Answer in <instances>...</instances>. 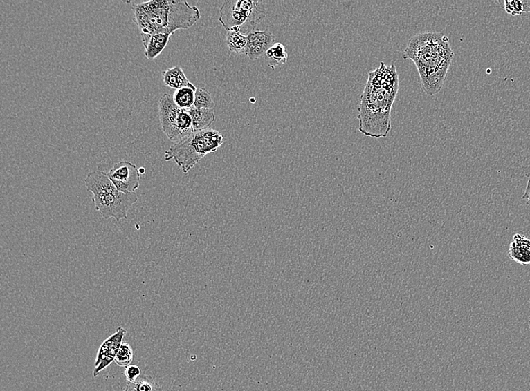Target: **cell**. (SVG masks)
<instances>
[{"instance_id": "obj_1", "label": "cell", "mask_w": 530, "mask_h": 391, "mask_svg": "<svg viewBox=\"0 0 530 391\" xmlns=\"http://www.w3.org/2000/svg\"><path fill=\"white\" fill-rule=\"evenodd\" d=\"M399 89L395 64L380 66L369 73L360 97L357 118L360 131L366 137L387 138L391 131V111Z\"/></svg>"}, {"instance_id": "obj_2", "label": "cell", "mask_w": 530, "mask_h": 391, "mask_svg": "<svg viewBox=\"0 0 530 391\" xmlns=\"http://www.w3.org/2000/svg\"><path fill=\"white\" fill-rule=\"evenodd\" d=\"M454 57L448 37L434 31L422 32L410 39L403 55L405 59L414 63L422 88L429 96L442 89Z\"/></svg>"}, {"instance_id": "obj_3", "label": "cell", "mask_w": 530, "mask_h": 391, "mask_svg": "<svg viewBox=\"0 0 530 391\" xmlns=\"http://www.w3.org/2000/svg\"><path fill=\"white\" fill-rule=\"evenodd\" d=\"M134 21L140 30L142 38L157 32L173 34L187 30L201 19L199 8L184 0H151L132 3Z\"/></svg>"}, {"instance_id": "obj_4", "label": "cell", "mask_w": 530, "mask_h": 391, "mask_svg": "<svg viewBox=\"0 0 530 391\" xmlns=\"http://www.w3.org/2000/svg\"><path fill=\"white\" fill-rule=\"evenodd\" d=\"M87 191L93 193L95 209L104 219L113 218L116 222L127 219V212L138 200L135 193L118 191L104 172L90 173L84 180Z\"/></svg>"}, {"instance_id": "obj_5", "label": "cell", "mask_w": 530, "mask_h": 391, "mask_svg": "<svg viewBox=\"0 0 530 391\" xmlns=\"http://www.w3.org/2000/svg\"><path fill=\"white\" fill-rule=\"evenodd\" d=\"M224 142L219 131L208 129L194 132L189 137L175 142L165 151L166 161L174 160L186 174L210 153L216 152Z\"/></svg>"}, {"instance_id": "obj_6", "label": "cell", "mask_w": 530, "mask_h": 391, "mask_svg": "<svg viewBox=\"0 0 530 391\" xmlns=\"http://www.w3.org/2000/svg\"><path fill=\"white\" fill-rule=\"evenodd\" d=\"M219 21L228 31L244 36L255 30L267 15V3L253 0H227L221 6Z\"/></svg>"}, {"instance_id": "obj_7", "label": "cell", "mask_w": 530, "mask_h": 391, "mask_svg": "<svg viewBox=\"0 0 530 391\" xmlns=\"http://www.w3.org/2000/svg\"><path fill=\"white\" fill-rule=\"evenodd\" d=\"M158 114L161 129L170 141L178 142L194 133L189 111L179 108L172 96L166 93L160 98Z\"/></svg>"}, {"instance_id": "obj_8", "label": "cell", "mask_w": 530, "mask_h": 391, "mask_svg": "<svg viewBox=\"0 0 530 391\" xmlns=\"http://www.w3.org/2000/svg\"><path fill=\"white\" fill-rule=\"evenodd\" d=\"M107 175L116 189L123 193H135L140 188V170L128 161L115 164Z\"/></svg>"}, {"instance_id": "obj_9", "label": "cell", "mask_w": 530, "mask_h": 391, "mask_svg": "<svg viewBox=\"0 0 530 391\" xmlns=\"http://www.w3.org/2000/svg\"><path fill=\"white\" fill-rule=\"evenodd\" d=\"M126 334V330L122 327H118L116 334L109 337L99 348L96 362L95 370L93 371V376H98L99 373L106 369L108 365L115 361L116 356L123 343V339Z\"/></svg>"}, {"instance_id": "obj_10", "label": "cell", "mask_w": 530, "mask_h": 391, "mask_svg": "<svg viewBox=\"0 0 530 391\" xmlns=\"http://www.w3.org/2000/svg\"><path fill=\"white\" fill-rule=\"evenodd\" d=\"M247 41L245 55L251 61H255L267 53L276 44L275 35L268 30H256L246 36Z\"/></svg>"}, {"instance_id": "obj_11", "label": "cell", "mask_w": 530, "mask_h": 391, "mask_svg": "<svg viewBox=\"0 0 530 391\" xmlns=\"http://www.w3.org/2000/svg\"><path fill=\"white\" fill-rule=\"evenodd\" d=\"M171 36L172 34L157 32L149 37L142 38L145 57L151 61L157 58L166 48Z\"/></svg>"}, {"instance_id": "obj_12", "label": "cell", "mask_w": 530, "mask_h": 391, "mask_svg": "<svg viewBox=\"0 0 530 391\" xmlns=\"http://www.w3.org/2000/svg\"><path fill=\"white\" fill-rule=\"evenodd\" d=\"M509 257L521 265H530V240L516 234L510 244Z\"/></svg>"}, {"instance_id": "obj_13", "label": "cell", "mask_w": 530, "mask_h": 391, "mask_svg": "<svg viewBox=\"0 0 530 391\" xmlns=\"http://www.w3.org/2000/svg\"><path fill=\"white\" fill-rule=\"evenodd\" d=\"M162 78L167 87L175 90L186 87H194V85L187 79L182 68L176 66L170 68L162 73Z\"/></svg>"}, {"instance_id": "obj_14", "label": "cell", "mask_w": 530, "mask_h": 391, "mask_svg": "<svg viewBox=\"0 0 530 391\" xmlns=\"http://www.w3.org/2000/svg\"><path fill=\"white\" fill-rule=\"evenodd\" d=\"M192 120L194 132L210 129L215 121V113L213 109L198 108L194 106L189 110Z\"/></svg>"}, {"instance_id": "obj_15", "label": "cell", "mask_w": 530, "mask_h": 391, "mask_svg": "<svg viewBox=\"0 0 530 391\" xmlns=\"http://www.w3.org/2000/svg\"><path fill=\"white\" fill-rule=\"evenodd\" d=\"M196 87H186L176 90L173 95L175 104L182 109L189 111L194 106Z\"/></svg>"}, {"instance_id": "obj_16", "label": "cell", "mask_w": 530, "mask_h": 391, "mask_svg": "<svg viewBox=\"0 0 530 391\" xmlns=\"http://www.w3.org/2000/svg\"><path fill=\"white\" fill-rule=\"evenodd\" d=\"M264 56L268 59V65L272 69H275L276 66L286 64L288 59L286 49L280 42H276L275 45L267 50Z\"/></svg>"}, {"instance_id": "obj_17", "label": "cell", "mask_w": 530, "mask_h": 391, "mask_svg": "<svg viewBox=\"0 0 530 391\" xmlns=\"http://www.w3.org/2000/svg\"><path fill=\"white\" fill-rule=\"evenodd\" d=\"M123 391H163L161 386L148 376H140L133 383L128 382Z\"/></svg>"}, {"instance_id": "obj_18", "label": "cell", "mask_w": 530, "mask_h": 391, "mask_svg": "<svg viewBox=\"0 0 530 391\" xmlns=\"http://www.w3.org/2000/svg\"><path fill=\"white\" fill-rule=\"evenodd\" d=\"M247 37L240 32L230 31L226 35V45L230 52L245 55Z\"/></svg>"}, {"instance_id": "obj_19", "label": "cell", "mask_w": 530, "mask_h": 391, "mask_svg": "<svg viewBox=\"0 0 530 391\" xmlns=\"http://www.w3.org/2000/svg\"><path fill=\"white\" fill-rule=\"evenodd\" d=\"M194 106L198 108L213 109L215 107L214 101L207 89L197 88Z\"/></svg>"}, {"instance_id": "obj_20", "label": "cell", "mask_w": 530, "mask_h": 391, "mask_svg": "<svg viewBox=\"0 0 530 391\" xmlns=\"http://www.w3.org/2000/svg\"><path fill=\"white\" fill-rule=\"evenodd\" d=\"M134 359V351L132 347L126 343H123L116 356L115 362L121 368H127L131 365Z\"/></svg>"}, {"instance_id": "obj_21", "label": "cell", "mask_w": 530, "mask_h": 391, "mask_svg": "<svg viewBox=\"0 0 530 391\" xmlns=\"http://www.w3.org/2000/svg\"><path fill=\"white\" fill-rule=\"evenodd\" d=\"M500 3L503 4L502 6L509 15L517 16L523 13L524 6L522 1H519V0H506V1L500 2Z\"/></svg>"}, {"instance_id": "obj_22", "label": "cell", "mask_w": 530, "mask_h": 391, "mask_svg": "<svg viewBox=\"0 0 530 391\" xmlns=\"http://www.w3.org/2000/svg\"><path fill=\"white\" fill-rule=\"evenodd\" d=\"M124 375L129 383H133L141 376V370L138 365L131 364L125 368Z\"/></svg>"}, {"instance_id": "obj_23", "label": "cell", "mask_w": 530, "mask_h": 391, "mask_svg": "<svg viewBox=\"0 0 530 391\" xmlns=\"http://www.w3.org/2000/svg\"><path fill=\"white\" fill-rule=\"evenodd\" d=\"M528 182L527 184V188L523 195L522 199L527 200V205L530 207V173L527 175Z\"/></svg>"}, {"instance_id": "obj_24", "label": "cell", "mask_w": 530, "mask_h": 391, "mask_svg": "<svg viewBox=\"0 0 530 391\" xmlns=\"http://www.w3.org/2000/svg\"><path fill=\"white\" fill-rule=\"evenodd\" d=\"M524 10L523 13H530V0H525L522 1Z\"/></svg>"}, {"instance_id": "obj_25", "label": "cell", "mask_w": 530, "mask_h": 391, "mask_svg": "<svg viewBox=\"0 0 530 391\" xmlns=\"http://www.w3.org/2000/svg\"><path fill=\"white\" fill-rule=\"evenodd\" d=\"M140 174H143L145 172V169L144 168L139 169Z\"/></svg>"}, {"instance_id": "obj_26", "label": "cell", "mask_w": 530, "mask_h": 391, "mask_svg": "<svg viewBox=\"0 0 530 391\" xmlns=\"http://www.w3.org/2000/svg\"><path fill=\"white\" fill-rule=\"evenodd\" d=\"M529 329H530V316H529Z\"/></svg>"}, {"instance_id": "obj_27", "label": "cell", "mask_w": 530, "mask_h": 391, "mask_svg": "<svg viewBox=\"0 0 530 391\" xmlns=\"http://www.w3.org/2000/svg\"><path fill=\"white\" fill-rule=\"evenodd\" d=\"M529 391H530V390H529Z\"/></svg>"}]
</instances>
